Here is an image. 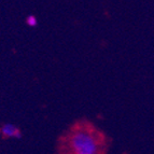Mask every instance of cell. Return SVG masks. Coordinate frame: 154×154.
Masks as SVG:
<instances>
[{
	"mask_svg": "<svg viewBox=\"0 0 154 154\" xmlns=\"http://www.w3.org/2000/svg\"><path fill=\"white\" fill-rule=\"evenodd\" d=\"M68 146L70 154H100L103 144L95 131L78 127L70 134Z\"/></svg>",
	"mask_w": 154,
	"mask_h": 154,
	"instance_id": "1",
	"label": "cell"
},
{
	"mask_svg": "<svg viewBox=\"0 0 154 154\" xmlns=\"http://www.w3.org/2000/svg\"><path fill=\"white\" fill-rule=\"evenodd\" d=\"M0 134L2 137L9 139H20L22 138L21 129L12 123H5L0 127Z\"/></svg>",
	"mask_w": 154,
	"mask_h": 154,
	"instance_id": "2",
	"label": "cell"
},
{
	"mask_svg": "<svg viewBox=\"0 0 154 154\" xmlns=\"http://www.w3.org/2000/svg\"><path fill=\"white\" fill-rule=\"evenodd\" d=\"M26 24L29 26V27H36L38 25V20L35 15H28L26 17Z\"/></svg>",
	"mask_w": 154,
	"mask_h": 154,
	"instance_id": "3",
	"label": "cell"
}]
</instances>
